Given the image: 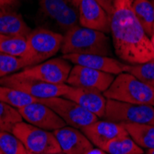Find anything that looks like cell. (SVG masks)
Instances as JSON below:
<instances>
[{
    "label": "cell",
    "mask_w": 154,
    "mask_h": 154,
    "mask_svg": "<svg viewBox=\"0 0 154 154\" xmlns=\"http://www.w3.org/2000/svg\"><path fill=\"white\" fill-rule=\"evenodd\" d=\"M134 0H114L110 32L116 54L125 64L154 59V47L133 10Z\"/></svg>",
    "instance_id": "6da1fadb"
},
{
    "label": "cell",
    "mask_w": 154,
    "mask_h": 154,
    "mask_svg": "<svg viewBox=\"0 0 154 154\" xmlns=\"http://www.w3.org/2000/svg\"><path fill=\"white\" fill-rule=\"evenodd\" d=\"M61 53L64 54H111L110 41L102 32L78 25L64 34Z\"/></svg>",
    "instance_id": "7a4b0ae2"
},
{
    "label": "cell",
    "mask_w": 154,
    "mask_h": 154,
    "mask_svg": "<svg viewBox=\"0 0 154 154\" xmlns=\"http://www.w3.org/2000/svg\"><path fill=\"white\" fill-rule=\"evenodd\" d=\"M103 95L109 100L154 105V87L139 80L128 72L118 74Z\"/></svg>",
    "instance_id": "3957f363"
},
{
    "label": "cell",
    "mask_w": 154,
    "mask_h": 154,
    "mask_svg": "<svg viewBox=\"0 0 154 154\" xmlns=\"http://www.w3.org/2000/svg\"><path fill=\"white\" fill-rule=\"evenodd\" d=\"M64 35L45 28H36L27 36V51L22 59L26 67L43 63L61 50Z\"/></svg>",
    "instance_id": "277c9868"
},
{
    "label": "cell",
    "mask_w": 154,
    "mask_h": 154,
    "mask_svg": "<svg viewBox=\"0 0 154 154\" xmlns=\"http://www.w3.org/2000/svg\"><path fill=\"white\" fill-rule=\"evenodd\" d=\"M12 133L23 143L30 153L53 154L62 152L54 132L39 128L22 121L14 127Z\"/></svg>",
    "instance_id": "5b68a950"
},
{
    "label": "cell",
    "mask_w": 154,
    "mask_h": 154,
    "mask_svg": "<svg viewBox=\"0 0 154 154\" xmlns=\"http://www.w3.org/2000/svg\"><path fill=\"white\" fill-rule=\"evenodd\" d=\"M0 85L22 91L38 99L63 97L70 86L67 84H53L31 77L21 75L20 72L0 79Z\"/></svg>",
    "instance_id": "8992f818"
},
{
    "label": "cell",
    "mask_w": 154,
    "mask_h": 154,
    "mask_svg": "<svg viewBox=\"0 0 154 154\" xmlns=\"http://www.w3.org/2000/svg\"><path fill=\"white\" fill-rule=\"evenodd\" d=\"M103 119L119 124H149L154 125V106L107 99Z\"/></svg>",
    "instance_id": "52a82bcc"
},
{
    "label": "cell",
    "mask_w": 154,
    "mask_h": 154,
    "mask_svg": "<svg viewBox=\"0 0 154 154\" xmlns=\"http://www.w3.org/2000/svg\"><path fill=\"white\" fill-rule=\"evenodd\" d=\"M40 102L53 109L69 127L82 129L99 120V117L94 114L64 97L40 99Z\"/></svg>",
    "instance_id": "ba28073f"
},
{
    "label": "cell",
    "mask_w": 154,
    "mask_h": 154,
    "mask_svg": "<svg viewBox=\"0 0 154 154\" xmlns=\"http://www.w3.org/2000/svg\"><path fill=\"white\" fill-rule=\"evenodd\" d=\"M72 66L62 57L50 58L43 63L27 66L19 71L21 75L53 84H66Z\"/></svg>",
    "instance_id": "9c48e42d"
},
{
    "label": "cell",
    "mask_w": 154,
    "mask_h": 154,
    "mask_svg": "<svg viewBox=\"0 0 154 154\" xmlns=\"http://www.w3.org/2000/svg\"><path fill=\"white\" fill-rule=\"evenodd\" d=\"M40 11L65 33L79 25V14L69 0H38Z\"/></svg>",
    "instance_id": "30bf717a"
},
{
    "label": "cell",
    "mask_w": 154,
    "mask_h": 154,
    "mask_svg": "<svg viewBox=\"0 0 154 154\" xmlns=\"http://www.w3.org/2000/svg\"><path fill=\"white\" fill-rule=\"evenodd\" d=\"M24 121L34 127L54 132L66 127V122L55 112L41 102L28 104L19 109Z\"/></svg>",
    "instance_id": "8fae6325"
},
{
    "label": "cell",
    "mask_w": 154,
    "mask_h": 154,
    "mask_svg": "<svg viewBox=\"0 0 154 154\" xmlns=\"http://www.w3.org/2000/svg\"><path fill=\"white\" fill-rule=\"evenodd\" d=\"M115 78L116 77L113 74L74 65L69 73L66 84L72 87L93 89L104 92L110 87Z\"/></svg>",
    "instance_id": "7c38bea8"
},
{
    "label": "cell",
    "mask_w": 154,
    "mask_h": 154,
    "mask_svg": "<svg viewBox=\"0 0 154 154\" xmlns=\"http://www.w3.org/2000/svg\"><path fill=\"white\" fill-rule=\"evenodd\" d=\"M77 10L80 26L105 34L110 32V16L96 0H79Z\"/></svg>",
    "instance_id": "4fadbf2b"
},
{
    "label": "cell",
    "mask_w": 154,
    "mask_h": 154,
    "mask_svg": "<svg viewBox=\"0 0 154 154\" xmlns=\"http://www.w3.org/2000/svg\"><path fill=\"white\" fill-rule=\"evenodd\" d=\"M63 57L74 65L90 67L113 75L127 72L128 66V64L111 57L100 54H64Z\"/></svg>",
    "instance_id": "5bb4252c"
},
{
    "label": "cell",
    "mask_w": 154,
    "mask_h": 154,
    "mask_svg": "<svg viewBox=\"0 0 154 154\" xmlns=\"http://www.w3.org/2000/svg\"><path fill=\"white\" fill-rule=\"evenodd\" d=\"M63 97L75 102L98 117L103 118L104 116L107 99L102 91L93 89L70 86V89Z\"/></svg>",
    "instance_id": "9a60e30c"
},
{
    "label": "cell",
    "mask_w": 154,
    "mask_h": 154,
    "mask_svg": "<svg viewBox=\"0 0 154 154\" xmlns=\"http://www.w3.org/2000/svg\"><path fill=\"white\" fill-rule=\"evenodd\" d=\"M54 135L64 154H85L94 147L81 130L69 125L54 130Z\"/></svg>",
    "instance_id": "2e32d148"
},
{
    "label": "cell",
    "mask_w": 154,
    "mask_h": 154,
    "mask_svg": "<svg viewBox=\"0 0 154 154\" xmlns=\"http://www.w3.org/2000/svg\"><path fill=\"white\" fill-rule=\"evenodd\" d=\"M80 130L95 147L101 149L112 139L128 134L122 124L108 120H98Z\"/></svg>",
    "instance_id": "e0dca14e"
},
{
    "label": "cell",
    "mask_w": 154,
    "mask_h": 154,
    "mask_svg": "<svg viewBox=\"0 0 154 154\" xmlns=\"http://www.w3.org/2000/svg\"><path fill=\"white\" fill-rule=\"evenodd\" d=\"M31 32L21 14L13 8H0V33L27 38Z\"/></svg>",
    "instance_id": "ac0fdd59"
},
{
    "label": "cell",
    "mask_w": 154,
    "mask_h": 154,
    "mask_svg": "<svg viewBox=\"0 0 154 154\" xmlns=\"http://www.w3.org/2000/svg\"><path fill=\"white\" fill-rule=\"evenodd\" d=\"M130 137L142 149H154V125L149 124H122Z\"/></svg>",
    "instance_id": "d6986e66"
},
{
    "label": "cell",
    "mask_w": 154,
    "mask_h": 154,
    "mask_svg": "<svg viewBox=\"0 0 154 154\" xmlns=\"http://www.w3.org/2000/svg\"><path fill=\"white\" fill-rule=\"evenodd\" d=\"M0 101L12 107L20 109L28 104L40 102V99L22 91L0 85Z\"/></svg>",
    "instance_id": "ffe728a7"
},
{
    "label": "cell",
    "mask_w": 154,
    "mask_h": 154,
    "mask_svg": "<svg viewBox=\"0 0 154 154\" xmlns=\"http://www.w3.org/2000/svg\"><path fill=\"white\" fill-rule=\"evenodd\" d=\"M103 149L108 154H143V149L139 147L128 134L112 139Z\"/></svg>",
    "instance_id": "44dd1931"
},
{
    "label": "cell",
    "mask_w": 154,
    "mask_h": 154,
    "mask_svg": "<svg viewBox=\"0 0 154 154\" xmlns=\"http://www.w3.org/2000/svg\"><path fill=\"white\" fill-rule=\"evenodd\" d=\"M133 10L146 34L150 38L153 33L154 7L149 0H134Z\"/></svg>",
    "instance_id": "7402d4cb"
},
{
    "label": "cell",
    "mask_w": 154,
    "mask_h": 154,
    "mask_svg": "<svg viewBox=\"0 0 154 154\" xmlns=\"http://www.w3.org/2000/svg\"><path fill=\"white\" fill-rule=\"evenodd\" d=\"M27 51V41L25 37L9 36L0 33V52L23 57Z\"/></svg>",
    "instance_id": "603a6c76"
},
{
    "label": "cell",
    "mask_w": 154,
    "mask_h": 154,
    "mask_svg": "<svg viewBox=\"0 0 154 154\" xmlns=\"http://www.w3.org/2000/svg\"><path fill=\"white\" fill-rule=\"evenodd\" d=\"M22 121L19 109L0 101V131L12 133L14 127Z\"/></svg>",
    "instance_id": "cb8c5ba5"
},
{
    "label": "cell",
    "mask_w": 154,
    "mask_h": 154,
    "mask_svg": "<svg viewBox=\"0 0 154 154\" xmlns=\"http://www.w3.org/2000/svg\"><path fill=\"white\" fill-rule=\"evenodd\" d=\"M0 149L3 154H28L20 139L11 132L0 131Z\"/></svg>",
    "instance_id": "d4e9b609"
},
{
    "label": "cell",
    "mask_w": 154,
    "mask_h": 154,
    "mask_svg": "<svg viewBox=\"0 0 154 154\" xmlns=\"http://www.w3.org/2000/svg\"><path fill=\"white\" fill-rule=\"evenodd\" d=\"M127 72L134 75L148 85L154 87V59L141 64L128 65Z\"/></svg>",
    "instance_id": "484cf974"
},
{
    "label": "cell",
    "mask_w": 154,
    "mask_h": 154,
    "mask_svg": "<svg viewBox=\"0 0 154 154\" xmlns=\"http://www.w3.org/2000/svg\"><path fill=\"white\" fill-rule=\"evenodd\" d=\"M26 67L22 57L0 52V79L19 72Z\"/></svg>",
    "instance_id": "4316f807"
},
{
    "label": "cell",
    "mask_w": 154,
    "mask_h": 154,
    "mask_svg": "<svg viewBox=\"0 0 154 154\" xmlns=\"http://www.w3.org/2000/svg\"><path fill=\"white\" fill-rule=\"evenodd\" d=\"M21 0H0V8H15L20 5Z\"/></svg>",
    "instance_id": "83f0119b"
},
{
    "label": "cell",
    "mask_w": 154,
    "mask_h": 154,
    "mask_svg": "<svg viewBox=\"0 0 154 154\" xmlns=\"http://www.w3.org/2000/svg\"><path fill=\"white\" fill-rule=\"evenodd\" d=\"M96 1L103 8V9L109 14V16H110L112 9H113L114 0H96Z\"/></svg>",
    "instance_id": "f1b7e54d"
},
{
    "label": "cell",
    "mask_w": 154,
    "mask_h": 154,
    "mask_svg": "<svg viewBox=\"0 0 154 154\" xmlns=\"http://www.w3.org/2000/svg\"><path fill=\"white\" fill-rule=\"evenodd\" d=\"M85 154H108V153L101 148H98V147L94 148L93 147L92 149L88 150Z\"/></svg>",
    "instance_id": "f546056e"
},
{
    "label": "cell",
    "mask_w": 154,
    "mask_h": 154,
    "mask_svg": "<svg viewBox=\"0 0 154 154\" xmlns=\"http://www.w3.org/2000/svg\"><path fill=\"white\" fill-rule=\"evenodd\" d=\"M74 6H75V8H77V7H78V4H79V0H69Z\"/></svg>",
    "instance_id": "4dcf8cb0"
},
{
    "label": "cell",
    "mask_w": 154,
    "mask_h": 154,
    "mask_svg": "<svg viewBox=\"0 0 154 154\" xmlns=\"http://www.w3.org/2000/svg\"><path fill=\"white\" fill-rule=\"evenodd\" d=\"M150 42H151V44H152V46L154 47V33L150 36Z\"/></svg>",
    "instance_id": "1f68e13d"
},
{
    "label": "cell",
    "mask_w": 154,
    "mask_h": 154,
    "mask_svg": "<svg viewBox=\"0 0 154 154\" xmlns=\"http://www.w3.org/2000/svg\"><path fill=\"white\" fill-rule=\"evenodd\" d=\"M147 154H154V149H148Z\"/></svg>",
    "instance_id": "d6a6232c"
},
{
    "label": "cell",
    "mask_w": 154,
    "mask_h": 154,
    "mask_svg": "<svg viewBox=\"0 0 154 154\" xmlns=\"http://www.w3.org/2000/svg\"><path fill=\"white\" fill-rule=\"evenodd\" d=\"M28 154H32V153L28 152ZM53 154H64V153H63V152H58V153H53Z\"/></svg>",
    "instance_id": "836d02e7"
},
{
    "label": "cell",
    "mask_w": 154,
    "mask_h": 154,
    "mask_svg": "<svg viewBox=\"0 0 154 154\" xmlns=\"http://www.w3.org/2000/svg\"><path fill=\"white\" fill-rule=\"evenodd\" d=\"M151 3H152V5H153V7H154V0H151Z\"/></svg>",
    "instance_id": "e575fe53"
},
{
    "label": "cell",
    "mask_w": 154,
    "mask_h": 154,
    "mask_svg": "<svg viewBox=\"0 0 154 154\" xmlns=\"http://www.w3.org/2000/svg\"><path fill=\"white\" fill-rule=\"evenodd\" d=\"M0 154H3V152H2V150H1V149H0Z\"/></svg>",
    "instance_id": "d590c367"
},
{
    "label": "cell",
    "mask_w": 154,
    "mask_h": 154,
    "mask_svg": "<svg viewBox=\"0 0 154 154\" xmlns=\"http://www.w3.org/2000/svg\"><path fill=\"white\" fill-rule=\"evenodd\" d=\"M153 33H154V24H153ZM153 33H152V34H153Z\"/></svg>",
    "instance_id": "8d00e7d4"
},
{
    "label": "cell",
    "mask_w": 154,
    "mask_h": 154,
    "mask_svg": "<svg viewBox=\"0 0 154 154\" xmlns=\"http://www.w3.org/2000/svg\"><path fill=\"white\" fill-rule=\"evenodd\" d=\"M153 106H154V105H153Z\"/></svg>",
    "instance_id": "74e56055"
}]
</instances>
